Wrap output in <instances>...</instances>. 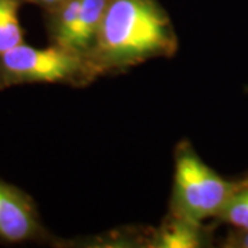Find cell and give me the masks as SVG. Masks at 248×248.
Masks as SVG:
<instances>
[{"label":"cell","mask_w":248,"mask_h":248,"mask_svg":"<svg viewBox=\"0 0 248 248\" xmlns=\"http://www.w3.org/2000/svg\"><path fill=\"white\" fill-rule=\"evenodd\" d=\"M177 51L175 28L159 0H108L89 57L107 76Z\"/></svg>","instance_id":"obj_1"},{"label":"cell","mask_w":248,"mask_h":248,"mask_svg":"<svg viewBox=\"0 0 248 248\" xmlns=\"http://www.w3.org/2000/svg\"><path fill=\"white\" fill-rule=\"evenodd\" d=\"M101 72L90 57L60 46L45 48L22 45L0 54V90L25 84H66L87 87Z\"/></svg>","instance_id":"obj_2"},{"label":"cell","mask_w":248,"mask_h":248,"mask_svg":"<svg viewBox=\"0 0 248 248\" xmlns=\"http://www.w3.org/2000/svg\"><path fill=\"white\" fill-rule=\"evenodd\" d=\"M174 185L169 213L186 219L205 222L217 218L243 181H228L217 174L193 149L189 141H181L174 153Z\"/></svg>","instance_id":"obj_3"},{"label":"cell","mask_w":248,"mask_h":248,"mask_svg":"<svg viewBox=\"0 0 248 248\" xmlns=\"http://www.w3.org/2000/svg\"><path fill=\"white\" fill-rule=\"evenodd\" d=\"M0 243H55L46 229L35 200L21 187L0 179Z\"/></svg>","instance_id":"obj_4"},{"label":"cell","mask_w":248,"mask_h":248,"mask_svg":"<svg viewBox=\"0 0 248 248\" xmlns=\"http://www.w3.org/2000/svg\"><path fill=\"white\" fill-rule=\"evenodd\" d=\"M211 246L210 229L196 222L167 214L161 225L149 232L148 248H202Z\"/></svg>","instance_id":"obj_5"},{"label":"cell","mask_w":248,"mask_h":248,"mask_svg":"<svg viewBox=\"0 0 248 248\" xmlns=\"http://www.w3.org/2000/svg\"><path fill=\"white\" fill-rule=\"evenodd\" d=\"M107 3L108 0H80L76 18L60 47L89 57L95 42L98 28L104 17Z\"/></svg>","instance_id":"obj_6"},{"label":"cell","mask_w":248,"mask_h":248,"mask_svg":"<svg viewBox=\"0 0 248 248\" xmlns=\"http://www.w3.org/2000/svg\"><path fill=\"white\" fill-rule=\"evenodd\" d=\"M22 0H0V54L24 43L25 32L19 19Z\"/></svg>","instance_id":"obj_7"},{"label":"cell","mask_w":248,"mask_h":248,"mask_svg":"<svg viewBox=\"0 0 248 248\" xmlns=\"http://www.w3.org/2000/svg\"><path fill=\"white\" fill-rule=\"evenodd\" d=\"M215 219L229 223L236 229H248V185L244 184V181L241 187L231 196Z\"/></svg>","instance_id":"obj_8"},{"label":"cell","mask_w":248,"mask_h":248,"mask_svg":"<svg viewBox=\"0 0 248 248\" xmlns=\"http://www.w3.org/2000/svg\"><path fill=\"white\" fill-rule=\"evenodd\" d=\"M222 246L226 248H248V229H236L229 233Z\"/></svg>","instance_id":"obj_9"},{"label":"cell","mask_w":248,"mask_h":248,"mask_svg":"<svg viewBox=\"0 0 248 248\" xmlns=\"http://www.w3.org/2000/svg\"><path fill=\"white\" fill-rule=\"evenodd\" d=\"M22 1H27V3H32V4H36L39 7H42L43 10L51 9L54 6L60 4V3H63L66 0H22Z\"/></svg>","instance_id":"obj_10"},{"label":"cell","mask_w":248,"mask_h":248,"mask_svg":"<svg viewBox=\"0 0 248 248\" xmlns=\"http://www.w3.org/2000/svg\"><path fill=\"white\" fill-rule=\"evenodd\" d=\"M243 181H244V184H247L248 185V175L246 178H243Z\"/></svg>","instance_id":"obj_11"}]
</instances>
